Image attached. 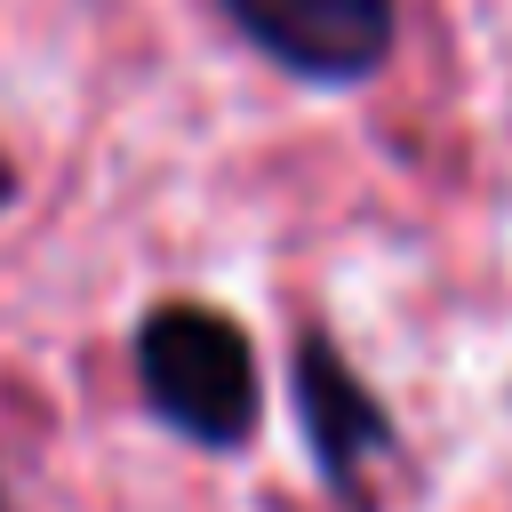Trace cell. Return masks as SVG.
I'll use <instances>...</instances> for the list:
<instances>
[{
    "label": "cell",
    "instance_id": "obj_1",
    "mask_svg": "<svg viewBox=\"0 0 512 512\" xmlns=\"http://www.w3.org/2000/svg\"><path fill=\"white\" fill-rule=\"evenodd\" d=\"M136 384L152 400V416L200 448H240L256 432L264 384H256V352L240 336V320L208 312V304H160L136 328Z\"/></svg>",
    "mask_w": 512,
    "mask_h": 512
},
{
    "label": "cell",
    "instance_id": "obj_2",
    "mask_svg": "<svg viewBox=\"0 0 512 512\" xmlns=\"http://www.w3.org/2000/svg\"><path fill=\"white\" fill-rule=\"evenodd\" d=\"M224 16L280 72L320 80V88H352L392 56L400 0H224Z\"/></svg>",
    "mask_w": 512,
    "mask_h": 512
},
{
    "label": "cell",
    "instance_id": "obj_3",
    "mask_svg": "<svg viewBox=\"0 0 512 512\" xmlns=\"http://www.w3.org/2000/svg\"><path fill=\"white\" fill-rule=\"evenodd\" d=\"M296 416H304V448H312V464L328 472V488H352L360 464L392 448V424H384L376 392L352 376V360H344L320 328L296 344Z\"/></svg>",
    "mask_w": 512,
    "mask_h": 512
},
{
    "label": "cell",
    "instance_id": "obj_4",
    "mask_svg": "<svg viewBox=\"0 0 512 512\" xmlns=\"http://www.w3.org/2000/svg\"><path fill=\"white\" fill-rule=\"evenodd\" d=\"M16 200V168H8V152H0V208Z\"/></svg>",
    "mask_w": 512,
    "mask_h": 512
},
{
    "label": "cell",
    "instance_id": "obj_5",
    "mask_svg": "<svg viewBox=\"0 0 512 512\" xmlns=\"http://www.w3.org/2000/svg\"><path fill=\"white\" fill-rule=\"evenodd\" d=\"M0 512H8V496H0Z\"/></svg>",
    "mask_w": 512,
    "mask_h": 512
}]
</instances>
